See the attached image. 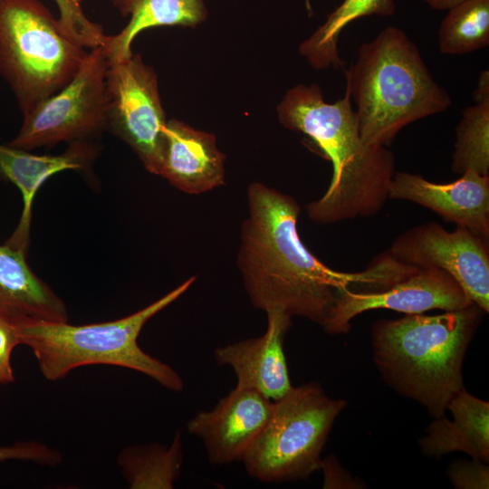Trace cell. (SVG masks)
<instances>
[{
  "label": "cell",
  "instance_id": "2",
  "mask_svg": "<svg viewBox=\"0 0 489 489\" xmlns=\"http://www.w3.org/2000/svg\"><path fill=\"white\" fill-rule=\"evenodd\" d=\"M277 112L283 127L307 135L332 165L328 189L306 206L312 222L371 217L382 209L396 172L395 158L386 146L363 141L347 91L329 103L317 84H298L283 96Z\"/></svg>",
  "mask_w": 489,
  "mask_h": 489
},
{
  "label": "cell",
  "instance_id": "19",
  "mask_svg": "<svg viewBox=\"0 0 489 489\" xmlns=\"http://www.w3.org/2000/svg\"><path fill=\"white\" fill-rule=\"evenodd\" d=\"M128 24L116 34L106 35L102 48L108 62L130 57L131 44L142 31L158 26H195L206 16L204 0H110Z\"/></svg>",
  "mask_w": 489,
  "mask_h": 489
},
{
  "label": "cell",
  "instance_id": "9",
  "mask_svg": "<svg viewBox=\"0 0 489 489\" xmlns=\"http://www.w3.org/2000/svg\"><path fill=\"white\" fill-rule=\"evenodd\" d=\"M108 129L159 175L167 124L158 76L139 54L109 62L106 73Z\"/></svg>",
  "mask_w": 489,
  "mask_h": 489
},
{
  "label": "cell",
  "instance_id": "3",
  "mask_svg": "<svg viewBox=\"0 0 489 489\" xmlns=\"http://www.w3.org/2000/svg\"><path fill=\"white\" fill-rule=\"evenodd\" d=\"M483 312L473 303L437 315L377 321L373 359L382 377L435 418L443 417L448 402L464 388L463 361Z\"/></svg>",
  "mask_w": 489,
  "mask_h": 489
},
{
  "label": "cell",
  "instance_id": "4",
  "mask_svg": "<svg viewBox=\"0 0 489 489\" xmlns=\"http://www.w3.org/2000/svg\"><path fill=\"white\" fill-rule=\"evenodd\" d=\"M344 72L360 133L369 145L387 147L408 124L444 112L452 104L417 45L396 26L362 43L356 62Z\"/></svg>",
  "mask_w": 489,
  "mask_h": 489
},
{
  "label": "cell",
  "instance_id": "8",
  "mask_svg": "<svg viewBox=\"0 0 489 489\" xmlns=\"http://www.w3.org/2000/svg\"><path fill=\"white\" fill-rule=\"evenodd\" d=\"M102 46L91 49L73 78L27 114L7 144L24 150L91 140L108 129L106 73Z\"/></svg>",
  "mask_w": 489,
  "mask_h": 489
},
{
  "label": "cell",
  "instance_id": "15",
  "mask_svg": "<svg viewBox=\"0 0 489 489\" xmlns=\"http://www.w3.org/2000/svg\"><path fill=\"white\" fill-rule=\"evenodd\" d=\"M225 159L212 133L167 121L159 175L176 188L198 195L224 185Z\"/></svg>",
  "mask_w": 489,
  "mask_h": 489
},
{
  "label": "cell",
  "instance_id": "25",
  "mask_svg": "<svg viewBox=\"0 0 489 489\" xmlns=\"http://www.w3.org/2000/svg\"><path fill=\"white\" fill-rule=\"evenodd\" d=\"M7 460H26L54 466L61 463L62 455L58 450L36 441H20L0 446V462Z\"/></svg>",
  "mask_w": 489,
  "mask_h": 489
},
{
  "label": "cell",
  "instance_id": "1",
  "mask_svg": "<svg viewBox=\"0 0 489 489\" xmlns=\"http://www.w3.org/2000/svg\"><path fill=\"white\" fill-rule=\"evenodd\" d=\"M247 203L237 267L256 309L280 310L323 327L343 290L364 285L376 292L390 283V264L383 256L363 272L344 273L313 255L300 238L301 206L292 196L253 182Z\"/></svg>",
  "mask_w": 489,
  "mask_h": 489
},
{
  "label": "cell",
  "instance_id": "20",
  "mask_svg": "<svg viewBox=\"0 0 489 489\" xmlns=\"http://www.w3.org/2000/svg\"><path fill=\"white\" fill-rule=\"evenodd\" d=\"M394 13V0H343L324 24L300 44V53L316 70L342 68L346 62L339 55L338 40L343 29L364 16H390Z\"/></svg>",
  "mask_w": 489,
  "mask_h": 489
},
{
  "label": "cell",
  "instance_id": "12",
  "mask_svg": "<svg viewBox=\"0 0 489 489\" xmlns=\"http://www.w3.org/2000/svg\"><path fill=\"white\" fill-rule=\"evenodd\" d=\"M273 402L261 393L235 387L208 411H200L187 424L201 439L211 464L242 460L271 414Z\"/></svg>",
  "mask_w": 489,
  "mask_h": 489
},
{
  "label": "cell",
  "instance_id": "30",
  "mask_svg": "<svg viewBox=\"0 0 489 489\" xmlns=\"http://www.w3.org/2000/svg\"><path fill=\"white\" fill-rule=\"evenodd\" d=\"M14 381L13 370H7L0 367V384L5 385Z\"/></svg>",
  "mask_w": 489,
  "mask_h": 489
},
{
  "label": "cell",
  "instance_id": "29",
  "mask_svg": "<svg viewBox=\"0 0 489 489\" xmlns=\"http://www.w3.org/2000/svg\"><path fill=\"white\" fill-rule=\"evenodd\" d=\"M436 10H449L465 0H424Z\"/></svg>",
  "mask_w": 489,
  "mask_h": 489
},
{
  "label": "cell",
  "instance_id": "13",
  "mask_svg": "<svg viewBox=\"0 0 489 489\" xmlns=\"http://www.w3.org/2000/svg\"><path fill=\"white\" fill-rule=\"evenodd\" d=\"M388 198L408 200L427 207L488 243L489 176L466 171L455 181L437 184L420 175L395 172Z\"/></svg>",
  "mask_w": 489,
  "mask_h": 489
},
{
  "label": "cell",
  "instance_id": "14",
  "mask_svg": "<svg viewBox=\"0 0 489 489\" xmlns=\"http://www.w3.org/2000/svg\"><path fill=\"white\" fill-rule=\"evenodd\" d=\"M266 315L263 335L217 347L214 357L217 364L231 367L235 387L254 389L275 401L293 387L283 349L292 317L280 310L269 311Z\"/></svg>",
  "mask_w": 489,
  "mask_h": 489
},
{
  "label": "cell",
  "instance_id": "24",
  "mask_svg": "<svg viewBox=\"0 0 489 489\" xmlns=\"http://www.w3.org/2000/svg\"><path fill=\"white\" fill-rule=\"evenodd\" d=\"M59 10L58 23L63 34L86 49L102 46V26L91 21L82 8L83 0H53Z\"/></svg>",
  "mask_w": 489,
  "mask_h": 489
},
{
  "label": "cell",
  "instance_id": "11",
  "mask_svg": "<svg viewBox=\"0 0 489 489\" xmlns=\"http://www.w3.org/2000/svg\"><path fill=\"white\" fill-rule=\"evenodd\" d=\"M473 303L458 283L444 270L418 268L407 278L383 291L343 290L329 321L322 328L328 334L348 333L350 321L354 317L375 309L418 314L434 309L457 311Z\"/></svg>",
  "mask_w": 489,
  "mask_h": 489
},
{
  "label": "cell",
  "instance_id": "28",
  "mask_svg": "<svg viewBox=\"0 0 489 489\" xmlns=\"http://www.w3.org/2000/svg\"><path fill=\"white\" fill-rule=\"evenodd\" d=\"M489 99V74L488 71H483L478 79L477 88L475 91V102Z\"/></svg>",
  "mask_w": 489,
  "mask_h": 489
},
{
  "label": "cell",
  "instance_id": "22",
  "mask_svg": "<svg viewBox=\"0 0 489 489\" xmlns=\"http://www.w3.org/2000/svg\"><path fill=\"white\" fill-rule=\"evenodd\" d=\"M489 43V0H465L449 9L438 31L443 54H465Z\"/></svg>",
  "mask_w": 489,
  "mask_h": 489
},
{
  "label": "cell",
  "instance_id": "21",
  "mask_svg": "<svg viewBox=\"0 0 489 489\" xmlns=\"http://www.w3.org/2000/svg\"><path fill=\"white\" fill-rule=\"evenodd\" d=\"M183 463L181 434L170 446L158 443L135 446L119 455V465L132 489H170L178 478Z\"/></svg>",
  "mask_w": 489,
  "mask_h": 489
},
{
  "label": "cell",
  "instance_id": "7",
  "mask_svg": "<svg viewBox=\"0 0 489 489\" xmlns=\"http://www.w3.org/2000/svg\"><path fill=\"white\" fill-rule=\"evenodd\" d=\"M346 401L330 398L319 383L292 389L273 402L269 418L243 457L247 474L264 483L308 478Z\"/></svg>",
  "mask_w": 489,
  "mask_h": 489
},
{
  "label": "cell",
  "instance_id": "18",
  "mask_svg": "<svg viewBox=\"0 0 489 489\" xmlns=\"http://www.w3.org/2000/svg\"><path fill=\"white\" fill-rule=\"evenodd\" d=\"M446 409L452 412L453 421L444 416L436 418L428 426L427 435L419 440L422 451L431 457L461 451L487 464L489 403L463 388L448 402Z\"/></svg>",
  "mask_w": 489,
  "mask_h": 489
},
{
  "label": "cell",
  "instance_id": "6",
  "mask_svg": "<svg viewBox=\"0 0 489 489\" xmlns=\"http://www.w3.org/2000/svg\"><path fill=\"white\" fill-rule=\"evenodd\" d=\"M87 54L39 0H0V76L23 116L64 87Z\"/></svg>",
  "mask_w": 489,
  "mask_h": 489
},
{
  "label": "cell",
  "instance_id": "23",
  "mask_svg": "<svg viewBox=\"0 0 489 489\" xmlns=\"http://www.w3.org/2000/svg\"><path fill=\"white\" fill-rule=\"evenodd\" d=\"M452 170L489 176V99L463 110L455 129Z\"/></svg>",
  "mask_w": 489,
  "mask_h": 489
},
{
  "label": "cell",
  "instance_id": "16",
  "mask_svg": "<svg viewBox=\"0 0 489 489\" xmlns=\"http://www.w3.org/2000/svg\"><path fill=\"white\" fill-rule=\"evenodd\" d=\"M98 154L91 140L69 143L59 155H34L28 150L0 144V176L21 191L23 211L19 224L5 244L26 254L32 221L34 198L43 183L53 174L88 168Z\"/></svg>",
  "mask_w": 489,
  "mask_h": 489
},
{
  "label": "cell",
  "instance_id": "5",
  "mask_svg": "<svg viewBox=\"0 0 489 489\" xmlns=\"http://www.w3.org/2000/svg\"><path fill=\"white\" fill-rule=\"evenodd\" d=\"M192 276L143 309L112 321L72 325L38 321L16 327L19 343L34 352L45 379L57 380L73 369L94 364L139 371L175 392L184 388L179 374L141 350L138 337L154 315L174 302L195 283Z\"/></svg>",
  "mask_w": 489,
  "mask_h": 489
},
{
  "label": "cell",
  "instance_id": "10",
  "mask_svg": "<svg viewBox=\"0 0 489 489\" xmlns=\"http://www.w3.org/2000/svg\"><path fill=\"white\" fill-rule=\"evenodd\" d=\"M396 261L416 268H439L449 273L470 300L489 312L488 243L468 229L450 232L430 222L398 235L387 252Z\"/></svg>",
  "mask_w": 489,
  "mask_h": 489
},
{
  "label": "cell",
  "instance_id": "26",
  "mask_svg": "<svg viewBox=\"0 0 489 489\" xmlns=\"http://www.w3.org/2000/svg\"><path fill=\"white\" fill-rule=\"evenodd\" d=\"M448 477L457 489H487L489 468L484 462L474 459L457 460L447 470Z\"/></svg>",
  "mask_w": 489,
  "mask_h": 489
},
{
  "label": "cell",
  "instance_id": "27",
  "mask_svg": "<svg viewBox=\"0 0 489 489\" xmlns=\"http://www.w3.org/2000/svg\"><path fill=\"white\" fill-rule=\"evenodd\" d=\"M19 343L15 325L0 316V367L13 370L11 356L13 350Z\"/></svg>",
  "mask_w": 489,
  "mask_h": 489
},
{
  "label": "cell",
  "instance_id": "17",
  "mask_svg": "<svg viewBox=\"0 0 489 489\" xmlns=\"http://www.w3.org/2000/svg\"><path fill=\"white\" fill-rule=\"evenodd\" d=\"M25 254L0 244V316L15 326L68 322L64 302L34 273Z\"/></svg>",
  "mask_w": 489,
  "mask_h": 489
}]
</instances>
